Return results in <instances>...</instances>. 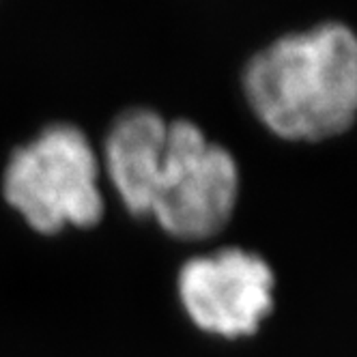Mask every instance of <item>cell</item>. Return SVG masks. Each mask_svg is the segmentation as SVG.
Masks as SVG:
<instances>
[{
    "mask_svg": "<svg viewBox=\"0 0 357 357\" xmlns=\"http://www.w3.org/2000/svg\"><path fill=\"white\" fill-rule=\"evenodd\" d=\"M99 151L80 125H43L7 158L0 192L39 235L97 226L106 213Z\"/></svg>",
    "mask_w": 357,
    "mask_h": 357,
    "instance_id": "cell-2",
    "label": "cell"
},
{
    "mask_svg": "<svg viewBox=\"0 0 357 357\" xmlns=\"http://www.w3.org/2000/svg\"><path fill=\"white\" fill-rule=\"evenodd\" d=\"M275 275L257 252L220 248L188 259L176 295L188 319L205 334L237 340L257 334L273 310Z\"/></svg>",
    "mask_w": 357,
    "mask_h": 357,
    "instance_id": "cell-4",
    "label": "cell"
},
{
    "mask_svg": "<svg viewBox=\"0 0 357 357\" xmlns=\"http://www.w3.org/2000/svg\"><path fill=\"white\" fill-rule=\"evenodd\" d=\"M241 190L235 155L190 119H168V134L151 178L146 215L181 241H207L231 222Z\"/></svg>",
    "mask_w": 357,
    "mask_h": 357,
    "instance_id": "cell-3",
    "label": "cell"
},
{
    "mask_svg": "<svg viewBox=\"0 0 357 357\" xmlns=\"http://www.w3.org/2000/svg\"><path fill=\"white\" fill-rule=\"evenodd\" d=\"M241 89L278 138H334L357 119V33L327 20L280 35L248 59Z\"/></svg>",
    "mask_w": 357,
    "mask_h": 357,
    "instance_id": "cell-1",
    "label": "cell"
}]
</instances>
